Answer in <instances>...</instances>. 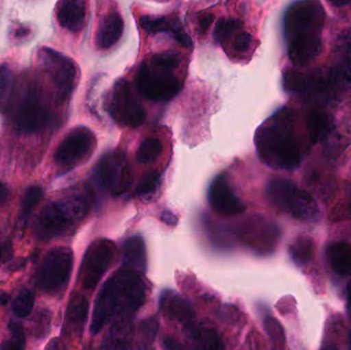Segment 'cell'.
Instances as JSON below:
<instances>
[{
    "label": "cell",
    "mask_w": 351,
    "mask_h": 350,
    "mask_svg": "<svg viewBox=\"0 0 351 350\" xmlns=\"http://www.w3.org/2000/svg\"><path fill=\"white\" fill-rule=\"evenodd\" d=\"M255 143L260 160L269 168L292 171L300 164V149L287 109L276 113L257 129Z\"/></svg>",
    "instance_id": "obj_2"
},
{
    "label": "cell",
    "mask_w": 351,
    "mask_h": 350,
    "mask_svg": "<svg viewBox=\"0 0 351 350\" xmlns=\"http://www.w3.org/2000/svg\"><path fill=\"white\" fill-rule=\"evenodd\" d=\"M350 209H351V193H350Z\"/></svg>",
    "instance_id": "obj_48"
},
{
    "label": "cell",
    "mask_w": 351,
    "mask_h": 350,
    "mask_svg": "<svg viewBox=\"0 0 351 350\" xmlns=\"http://www.w3.org/2000/svg\"><path fill=\"white\" fill-rule=\"evenodd\" d=\"M12 255L14 252H12V246L10 242L0 245V265L10 261L12 258Z\"/></svg>",
    "instance_id": "obj_40"
},
{
    "label": "cell",
    "mask_w": 351,
    "mask_h": 350,
    "mask_svg": "<svg viewBox=\"0 0 351 350\" xmlns=\"http://www.w3.org/2000/svg\"><path fill=\"white\" fill-rule=\"evenodd\" d=\"M336 61L351 64V29L344 31L335 45Z\"/></svg>",
    "instance_id": "obj_36"
},
{
    "label": "cell",
    "mask_w": 351,
    "mask_h": 350,
    "mask_svg": "<svg viewBox=\"0 0 351 350\" xmlns=\"http://www.w3.org/2000/svg\"><path fill=\"white\" fill-rule=\"evenodd\" d=\"M92 195L88 190L51 201L37 218V236L45 240L65 236L88 215Z\"/></svg>",
    "instance_id": "obj_4"
},
{
    "label": "cell",
    "mask_w": 351,
    "mask_h": 350,
    "mask_svg": "<svg viewBox=\"0 0 351 350\" xmlns=\"http://www.w3.org/2000/svg\"><path fill=\"white\" fill-rule=\"evenodd\" d=\"M182 64L179 53H160L140 65L135 82L140 94L154 102H168L182 88V82L176 73Z\"/></svg>",
    "instance_id": "obj_3"
},
{
    "label": "cell",
    "mask_w": 351,
    "mask_h": 350,
    "mask_svg": "<svg viewBox=\"0 0 351 350\" xmlns=\"http://www.w3.org/2000/svg\"><path fill=\"white\" fill-rule=\"evenodd\" d=\"M160 173L156 171L147 173L145 176L142 177L141 180L138 183L136 193L139 197H148V195H154L160 186Z\"/></svg>",
    "instance_id": "obj_34"
},
{
    "label": "cell",
    "mask_w": 351,
    "mask_h": 350,
    "mask_svg": "<svg viewBox=\"0 0 351 350\" xmlns=\"http://www.w3.org/2000/svg\"><path fill=\"white\" fill-rule=\"evenodd\" d=\"M125 22L117 12H108L103 16L96 34V43L101 49H109L114 47L123 34Z\"/></svg>",
    "instance_id": "obj_20"
},
{
    "label": "cell",
    "mask_w": 351,
    "mask_h": 350,
    "mask_svg": "<svg viewBox=\"0 0 351 350\" xmlns=\"http://www.w3.org/2000/svg\"><path fill=\"white\" fill-rule=\"evenodd\" d=\"M12 73L6 64L0 66V110L8 108L12 98Z\"/></svg>",
    "instance_id": "obj_32"
},
{
    "label": "cell",
    "mask_w": 351,
    "mask_h": 350,
    "mask_svg": "<svg viewBox=\"0 0 351 350\" xmlns=\"http://www.w3.org/2000/svg\"><path fill=\"white\" fill-rule=\"evenodd\" d=\"M332 5L338 6V8H341V6L348 5V4H351V0H328Z\"/></svg>",
    "instance_id": "obj_45"
},
{
    "label": "cell",
    "mask_w": 351,
    "mask_h": 350,
    "mask_svg": "<svg viewBox=\"0 0 351 350\" xmlns=\"http://www.w3.org/2000/svg\"><path fill=\"white\" fill-rule=\"evenodd\" d=\"M252 45H253V36L251 33L241 29L235 32L222 47L226 51L230 47L234 55H243L250 51Z\"/></svg>",
    "instance_id": "obj_28"
},
{
    "label": "cell",
    "mask_w": 351,
    "mask_h": 350,
    "mask_svg": "<svg viewBox=\"0 0 351 350\" xmlns=\"http://www.w3.org/2000/svg\"><path fill=\"white\" fill-rule=\"evenodd\" d=\"M43 189L39 186H31L27 189L23 199L22 208H21L20 223L25 226L30 219L33 211L43 199Z\"/></svg>",
    "instance_id": "obj_27"
},
{
    "label": "cell",
    "mask_w": 351,
    "mask_h": 350,
    "mask_svg": "<svg viewBox=\"0 0 351 350\" xmlns=\"http://www.w3.org/2000/svg\"><path fill=\"white\" fill-rule=\"evenodd\" d=\"M51 314L49 310H43L37 312L31 323L33 335L38 339L47 337L51 330Z\"/></svg>",
    "instance_id": "obj_33"
},
{
    "label": "cell",
    "mask_w": 351,
    "mask_h": 350,
    "mask_svg": "<svg viewBox=\"0 0 351 350\" xmlns=\"http://www.w3.org/2000/svg\"><path fill=\"white\" fill-rule=\"evenodd\" d=\"M73 259L71 249L66 247L49 250L37 271V287L49 295L63 293L71 277Z\"/></svg>",
    "instance_id": "obj_6"
},
{
    "label": "cell",
    "mask_w": 351,
    "mask_h": 350,
    "mask_svg": "<svg viewBox=\"0 0 351 350\" xmlns=\"http://www.w3.org/2000/svg\"><path fill=\"white\" fill-rule=\"evenodd\" d=\"M266 195L270 203L303 221H315L319 217V207L315 199L292 181L274 178L266 186Z\"/></svg>",
    "instance_id": "obj_5"
},
{
    "label": "cell",
    "mask_w": 351,
    "mask_h": 350,
    "mask_svg": "<svg viewBox=\"0 0 351 350\" xmlns=\"http://www.w3.org/2000/svg\"><path fill=\"white\" fill-rule=\"evenodd\" d=\"M335 127L332 115L323 111H313L307 117V131L313 143L325 140Z\"/></svg>",
    "instance_id": "obj_23"
},
{
    "label": "cell",
    "mask_w": 351,
    "mask_h": 350,
    "mask_svg": "<svg viewBox=\"0 0 351 350\" xmlns=\"http://www.w3.org/2000/svg\"><path fill=\"white\" fill-rule=\"evenodd\" d=\"M165 347L168 349H181L179 345H177L175 340L171 338L165 339Z\"/></svg>",
    "instance_id": "obj_44"
},
{
    "label": "cell",
    "mask_w": 351,
    "mask_h": 350,
    "mask_svg": "<svg viewBox=\"0 0 351 350\" xmlns=\"http://www.w3.org/2000/svg\"><path fill=\"white\" fill-rule=\"evenodd\" d=\"M350 342H351V335H350Z\"/></svg>",
    "instance_id": "obj_49"
},
{
    "label": "cell",
    "mask_w": 351,
    "mask_h": 350,
    "mask_svg": "<svg viewBox=\"0 0 351 350\" xmlns=\"http://www.w3.org/2000/svg\"><path fill=\"white\" fill-rule=\"evenodd\" d=\"M12 125L19 133H37L47 127L51 115L34 86L25 88L12 111Z\"/></svg>",
    "instance_id": "obj_10"
},
{
    "label": "cell",
    "mask_w": 351,
    "mask_h": 350,
    "mask_svg": "<svg viewBox=\"0 0 351 350\" xmlns=\"http://www.w3.org/2000/svg\"><path fill=\"white\" fill-rule=\"evenodd\" d=\"M164 150L162 141L158 138H147L142 142L137 151V160L140 164L154 162Z\"/></svg>",
    "instance_id": "obj_29"
},
{
    "label": "cell",
    "mask_w": 351,
    "mask_h": 350,
    "mask_svg": "<svg viewBox=\"0 0 351 350\" xmlns=\"http://www.w3.org/2000/svg\"><path fill=\"white\" fill-rule=\"evenodd\" d=\"M88 301L84 296L76 294L70 300L65 314L66 330L69 334L82 335L88 318Z\"/></svg>",
    "instance_id": "obj_22"
},
{
    "label": "cell",
    "mask_w": 351,
    "mask_h": 350,
    "mask_svg": "<svg viewBox=\"0 0 351 350\" xmlns=\"http://www.w3.org/2000/svg\"><path fill=\"white\" fill-rule=\"evenodd\" d=\"M239 234L245 245L259 251L271 250L278 240V230L276 226L268 223L262 218L250 219L239 228Z\"/></svg>",
    "instance_id": "obj_15"
},
{
    "label": "cell",
    "mask_w": 351,
    "mask_h": 350,
    "mask_svg": "<svg viewBox=\"0 0 351 350\" xmlns=\"http://www.w3.org/2000/svg\"><path fill=\"white\" fill-rule=\"evenodd\" d=\"M8 302H10V295L2 292V293L0 294V305L5 306Z\"/></svg>",
    "instance_id": "obj_46"
},
{
    "label": "cell",
    "mask_w": 351,
    "mask_h": 350,
    "mask_svg": "<svg viewBox=\"0 0 351 350\" xmlns=\"http://www.w3.org/2000/svg\"><path fill=\"white\" fill-rule=\"evenodd\" d=\"M313 254L315 246L308 236H299L290 248L291 258L298 266L308 264L313 260Z\"/></svg>",
    "instance_id": "obj_26"
},
{
    "label": "cell",
    "mask_w": 351,
    "mask_h": 350,
    "mask_svg": "<svg viewBox=\"0 0 351 350\" xmlns=\"http://www.w3.org/2000/svg\"><path fill=\"white\" fill-rule=\"evenodd\" d=\"M86 18V0H60L57 20L66 30L77 33L84 28Z\"/></svg>",
    "instance_id": "obj_19"
},
{
    "label": "cell",
    "mask_w": 351,
    "mask_h": 350,
    "mask_svg": "<svg viewBox=\"0 0 351 350\" xmlns=\"http://www.w3.org/2000/svg\"><path fill=\"white\" fill-rule=\"evenodd\" d=\"M114 253V245L108 240H96L88 247L80 271L84 289L90 291L97 287L112 263Z\"/></svg>",
    "instance_id": "obj_13"
},
{
    "label": "cell",
    "mask_w": 351,
    "mask_h": 350,
    "mask_svg": "<svg viewBox=\"0 0 351 350\" xmlns=\"http://www.w3.org/2000/svg\"><path fill=\"white\" fill-rule=\"evenodd\" d=\"M39 62L53 82L59 102L71 96L77 82V66L70 58L51 47H41Z\"/></svg>",
    "instance_id": "obj_8"
},
{
    "label": "cell",
    "mask_w": 351,
    "mask_h": 350,
    "mask_svg": "<svg viewBox=\"0 0 351 350\" xmlns=\"http://www.w3.org/2000/svg\"><path fill=\"white\" fill-rule=\"evenodd\" d=\"M34 293L30 290L23 289L12 301V312L18 318H27L30 316L34 308Z\"/></svg>",
    "instance_id": "obj_30"
},
{
    "label": "cell",
    "mask_w": 351,
    "mask_h": 350,
    "mask_svg": "<svg viewBox=\"0 0 351 350\" xmlns=\"http://www.w3.org/2000/svg\"><path fill=\"white\" fill-rule=\"evenodd\" d=\"M111 118L121 127H140L145 121V109L134 95L131 84L125 79L117 80L113 86L108 101Z\"/></svg>",
    "instance_id": "obj_9"
},
{
    "label": "cell",
    "mask_w": 351,
    "mask_h": 350,
    "mask_svg": "<svg viewBox=\"0 0 351 350\" xmlns=\"http://www.w3.org/2000/svg\"><path fill=\"white\" fill-rule=\"evenodd\" d=\"M96 147V137L90 129H72L56 150L55 162L61 170L69 171L84 162Z\"/></svg>",
    "instance_id": "obj_12"
},
{
    "label": "cell",
    "mask_w": 351,
    "mask_h": 350,
    "mask_svg": "<svg viewBox=\"0 0 351 350\" xmlns=\"http://www.w3.org/2000/svg\"><path fill=\"white\" fill-rule=\"evenodd\" d=\"M123 267L144 273L147 267L145 244L140 236H134L123 242L121 249Z\"/></svg>",
    "instance_id": "obj_21"
},
{
    "label": "cell",
    "mask_w": 351,
    "mask_h": 350,
    "mask_svg": "<svg viewBox=\"0 0 351 350\" xmlns=\"http://www.w3.org/2000/svg\"><path fill=\"white\" fill-rule=\"evenodd\" d=\"M208 201L215 212L223 216H235L245 210L241 199L234 195L226 175L217 176L208 189Z\"/></svg>",
    "instance_id": "obj_14"
},
{
    "label": "cell",
    "mask_w": 351,
    "mask_h": 350,
    "mask_svg": "<svg viewBox=\"0 0 351 350\" xmlns=\"http://www.w3.org/2000/svg\"><path fill=\"white\" fill-rule=\"evenodd\" d=\"M214 14H204L200 16L199 23H198L200 32L204 33L206 30H208V28H210L213 21H214Z\"/></svg>",
    "instance_id": "obj_41"
},
{
    "label": "cell",
    "mask_w": 351,
    "mask_h": 350,
    "mask_svg": "<svg viewBox=\"0 0 351 350\" xmlns=\"http://www.w3.org/2000/svg\"><path fill=\"white\" fill-rule=\"evenodd\" d=\"M160 308L165 316L186 327L191 325L195 318L191 305L179 294L171 290H166L160 295Z\"/></svg>",
    "instance_id": "obj_18"
},
{
    "label": "cell",
    "mask_w": 351,
    "mask_h": 350,
    "mask_svg": "<svg viewBox=\"0 0 351 350\" xmlns=\"http://www.w3.org/2000/svg\"><path fill=\"white\" fill-rule=\"evenodd\" d=\"M264 328L272 342L280 345V347H282L286 343L284 329L276 318L272 316H266L264 318Z\"/></svg>",
    "instance_id": "obj_37"
},
{
    "label": "cell",
    "mask_w": 351,
    "mask_h": 350,
    "mask_svg": "<svg viewBox=\"0 0 351 350\" xmlns=\"http://www.w3.org/2000/svg\"><path fill=\"white\" fill-rule=\"evenodd\" d=\"M8 195H10V191H8V186L4 183L0 182V207L5 203Z\"/></svg>",
    "instance_id": "obj_43"
},
{
    "label": "cell",
    "mask_w": 351,
    "mask_h": 350,
    "mask_svg": "<svg viewBox=\"0 0 351 350\" xmlns=\"http://www.w3.org/2000/svg\"><path fill=\"white\" fill-rule=\"evenodd\" d=\"M289 42V58L297 67H305L313 63L322 51L321 35L299 36Z\"/></svg>",
    "instance_id": "obj_17"
},
{
    "label": "cell",
    "mask_w": 351,
    "mask_h": 350,
    "mask_svg": "<svg viewBox=\"0 0 351 350\" xmlns=\"http://www.w3.org/2000/svg\"><path fill=\"white\" fill-rule=\"evenodd\" d=\"M326 14L319 0H299L285 16V34L289 41L305 35H321Z\"/></svg>",
    "instance_id": "obj_7"
},
{
    "label": "cell",
    "mask_w": 351,
    "mask_h": 350,
    "mask_svg": "<svg viewBox=\"0 0 351 350\" xmlns=\"http://www.w3.org/2000/svg\"><path fill=\"white\" fill-rule=\"evenodd\" d=\"M186 329H187V333L190 338H191L200 349H223L220 337L217 334L216 331L213 330V329L204 328V327H195L192 324L186 327Z\"/></svg>",
    "instance_id": "obj_25"
},
{
    "label": "cell",
    "mask_w": 351,
    "mask_h": 350,
    "mask_svg": "<svg viewBox=\"0 0 351 350\" xmlns=\"http://www.w3.org/2000/svg\"><path fill=\"white\" fill-rule=\"evenodd\" d=\"M162 220L165 222V223L168 224V225H176L177 224V217L174 215V214L171 213V212L166 211L162 213Z\"/></svg>",
    "instance_id": "obj_42"
},
{
    "label": "cell",
    "mask_w": 351,
    "mask_h": 350,
    "mask_svg": "<svg viewBox=\"0 0 351 350\" xmlns=\"http://www.w3.org/2000/svg\"><path fill=\"white\" fill-rule=\"evenodd\" d=\"M304 76L294 70H289L284 75V88L288 92H302Z\"/></svg>",
    "instance_id": "obj_38"
},
{
    "label": "cell",
    "mask_w": 351,
    "mask_h": 350,
    "mask_svg": "<svg viewBox=\"0 0 351 350\" xmlns=\"http://www.w3.org/2000/svg\"><path fill=\"white\" fill-rule=\"evenodd\" d=\"M97 185L111 195H121L131 184L129 164L121 152L105 154L95 168Z\"/></svg>",
    "instance_id": "obj_11"
},
{
    "label": "cell",
    "mask_w": 351,
    "mask_h": 350,
    "mask_svg": "<svg viewBox=\"0 0 351 350\" xmlns=\"http://www.w3.org/2000/svg\"><path fill=\"white\" fill-rule=\"evenodd\" d=\"M147 297V287L141 273L123 267L101 289L95 302L90 334L97 335L111 321L132 318Z\"/></svg>",
    "instance_id": "obj_1"
},
{
    "label": "cell",
    "mask_w": 351,
    "mask_h": 350,
    "mask_svg": "<svg viewBox=\"0 0 351 350\" xmlns=\"http://www.w3.org/2000/svg\"><path fill=\"white\" fill-rule=\"evenodd\" d=\"M142 335L146 340L154 341L158 331V323L154 318H147L141 325Z\"/></svg>",
    "instance_id": "obj_39"
},
{
    "label": "cell",
    "mask_w": 351,
    "mask_h": 350,
    "mask_svg": "<svg viewBox=\"0 0 351 350\" xmlns=\"http://www.w3.org/2000/svg\"><path fill=\"white\" fill-rule=\"evenodd\" d=\"M348 310L351 312V283L348 285Z\"/></svg>",
    "instance_id": "obj_47"
},
{
    "label": "cell",
    "mask_w": 351,
    "mask_h": 350,
    "mask_svg": "<svg viewBox=\"0 0 351 350\" xmlns=\"http://www.w3.org/2000/svg\"><path fill=\"white\" fill-rule=\"evenodd\" d=\"M241 29H243V23L237 18H220L217 22L216 28H215V39L221 45H223L235 32Z\"/></svg>",
    "instance_id": "obj_31"
},
{
    "label": "cell",
    "mask_w": 351,
    "mask_h": 350,
    "mask_svg": "<svg viewBox=\"0 0 351 350\" xmlns=\"http://www.w3.org/2000/svg\"><path fill=\"white\" fill-rule=\"evenodd\" d=\"M328 260L333 271L340 275H351V244L336 242L327 250Z\"/></svg>",
    "instance_id": "obj_24"
},
{
    "label": "cell",
    "mask_w": 351,
    "mask_h": 350,
    "mask_svg": "<svg viewBox=\"0 0 351 350\" xmlns=\"http://www.w3.org/2000/svg\"><path fill=\"white\" fill-rule=\"evenodd\" d=\"M140 26L144 31L152 34H156V33L170 34L178 43L186 49H191L193 47L191 37L186 32L183 25L177 16H142L140 18Z\"/></svg>",
    "instance_id": "obj_16"
},
{
    "label": "cell",
    "mask_w": 351,
    "mask_h": 350,
    "mask_svg": "<svg viewBox=\"0 0 351 350\" xmlns=\"http://www.w3.org/2000/svg\"><path fill=\"white\" fill-rule=\"evenodd\" d=\"M8 328H10V333H12V336H10V340L0 345V349L8 350L24 349L26 338H25L24 329L22 328V326L16 324V323L10 322Z\"/></svg>",
    "instance_id": "obj_35"
}]
</instances>
